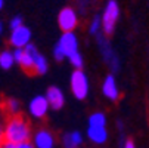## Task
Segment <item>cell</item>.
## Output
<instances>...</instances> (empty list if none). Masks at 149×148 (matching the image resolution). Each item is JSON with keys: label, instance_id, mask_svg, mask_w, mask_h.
<instances>
[{"label": "cell", "instance_id": "5bb4252c", "mask_svg": "<svg viewBox=\"0 0 149 148\" xmlns=\"http://www.w3.org/2000/svg\"><path fill=\"white\" fill-rule=\"evenodd\" d=\"M15 55L13 51H2L0 52V68L2 70H10L15 64Z\"/></svg>", "mask_w": 149, "mask_h": 148}, {"label": "cell", "instance_id": "4fadbf2b", "mask_svg": "<svg viewBox=\"0 0 149 148\" xmlns=\"http://www.w3.org/2000/svg\"><path fill=\"white\" fill-rule=\"evenodd\" d=\"M84 138H83V133L78 132V130H72V132H68L62 136V145L63 148H80L81 144H83Z\"/></svg>", "mask_w": 149, "mask_h": 148}, {"label": "cell", "instance_id": "277c9868", "mask_svg": "<svg viewBox=\"0 0 149 148\" xmlns=\"http://www.w3.org/2000/svg\"><path fill=\"white\" fill-rule=\"evenodd\" d=\"M58 25L63 33H74L78 25V16L72 8H63L58 15Z\"/></svg>", "mask_w": 149, "mask_h": 148}, {"label": "cell", "instance_id": "9c48e42d", "mask_svg": "<svg viewBox=\"0 0 149 148\" xmlns=\"http://www.w3.org/2000/svg\"><path fill=\"white\" fill-rule=\"evenodd\" d=\"M33 144L36 148H55V135L47 129H40L33 135Z\"/></svg>", "mask_w": 149, "mask_h": 148}, {"label": "cell", "instance_id": "ba28073f", "mask_svg": "<svg viewBox=\"0 0 149 148\" xmlns=\"http://www.w3.org/2000/svg\"><path fill=\"white\" fill-rule=\"evenodd\" d=\"M38 55L40 53H38L37 48L33 43H30L27 48H24V55H22V58H21V61H19L21 68H22L24 71H27V73H33L34 71V62H36Z\"/></svg>", "mask_w": 149, "mask_h": 148}, {"label": "cell", "instance_id": "2e32d148", "mask_svg": "<svg viewBox=\"0 0 149 148\" xmlns=\"http://www.w3.org/2000/svg\"><path fill=\"white\" fill-rule=\"evenodd\" d=\"M47 68H49L47 59L43 55H38L37 59H36V62H34V71H33V74H38V76L46 74L47 73Z\"/></svg>", "mask_w": 149, "mask_h": 148}, {"label": "cell", "instance_id": "6da1fadb", "mask_svg": "<svg viewBox=\"0 0 149 148\" xmlns=\"http://www.w3.org/2000/svg\"><path fill=\"white\" fill-rule=\"evenodd\" d=\"M5 139L8 142H13V144L31 141L33 136H31L30 123L21 114L9 117L6 120V126H5Z\"/></svg>", "mask_w": 149, "mask_h": 148}, {"label": "cell", "instance_id": "83f0119b", "mask_svg": "<svg viewBox=\"0 0 149 148\" xmlns=\"http://www.w3.org/2000/svg\"><path fill=\"white\" fill-rule=\"evenodd\" d=\"M0 148H3V147H2V145H0Z\"/></svg>", "mask_w": 149, "mask_h": 148}, {"label": "cell", "instance_id": "44dd1931", "mask_svg": "<svg viewBox=\"0 0 149 148\" xmlns=\"http://www.w3.org/2000/svg\"><path fill=\"white\" fill-rule=\"evenodd\" d=\"M53 58L56 59V61H63L67 56H65V53H63V51L61 49V46L56 43V46L53 48Z\"/></svg>", "mask_w": 149, "mask_h": 148}, {"label": "cell", "instance_id": "8fae6325", "mask_svg": "<svg viewBox=\"0 0 149 148\" xmlns=\"http://www.w3.org/2000/svg\"><path fill=\"white\" fill-rule=\"evenodd\" d=\"M46 98L52 110H61L65 104V95L58 86H50L46 92Z\"/></svg>", "mask_w": 149, "mask_h": 148}, {"label": "cell", "instance_id": "4316f807", "mask_svg": "<svg viewBox=\"0 0 149 148\" xmlns=\"http://www.w3.org/2000/svg\"><path fill=\"white\" fill-rule=\"evenodd\" d=\"M2 31H3V25H2V22H0V36H2Z\"/></svg>", "mask_w": 149, "mask_h": 148}, {"label": "cell", "instance_id": "5b68a950", "mask_svg": "<svg viewBox=\"0 0 149 148\" xmlns=\"http://www.w3.org/2000/svg\"><path fill=\"white\" fill-rule=\"evenodd\" d=\"M31 30L25 25L19 27L13 31H10V36H9V45L13 48V49H24L27 48L30 43H31Z\"/></svg>", "mask_w": 149, "mask_h": 148}, {"label": "cell", "instance_id": "52a82bcc", "mask_svg": "<svg viewBox=\"0 0 149 148\" xmlns=\"http://www.w3.org/2000/svg\"><path fill=\"white\" fill-rule=\"evenodd\" d=\"M58 45L61 46V49L63 51L67 58H70L71 55L80 52L78 51V39L74 33H62Z\"/></svg>", "mask_w": 149, "mask_h": 148}, {"label": "cell", "instance_id": "f1b7e54d", "mask_svg": "<svg viewBox=\"0 0 149 148\" xmlns=\"http://www.w3.org/2000/svg\"><path fill=\"white\" fill-rule=\"evenodd\" d=\"M80 148H81V147H80Z\"/></svg>", "mask_w": 149, "mask_h": 148}, {"label": "cell", "instance_id": "e0dca14e", "mask_svg": "<svg viewBox=\"0 0 149 148\" xmlns=\"http://www.w3.org/2000/svg\"><path fill=\"white\" fill-rule=\"evenodd\" d=\"M5 108L9 114V117H13V116H19V111H21V105H19V101L13 99V98H9L6 102H5Z\"/></svg>", "mask_w": 149, "mask_h": 148}, {"label": "cell", "instance_id": "9a60e30c", "mask_svg": "<svg viewBox=\"0 0 149 148\" xmlns=\"http://www.w3.org/2000/svg\"><path fill=\"white\" fill-rule=\"evenodd\" d=\"M89 126H95V128H106V116L102 111H96V113L90 114Z\"/></svg>", "mask_w": 149, "mask_h": 148}, {"label": "cell", "instance_id": "7402d4cb", "mask_svg": "<svg viewBox=\"0 0 149 148\" xmlns=\"http://www.w3.org/2000/svg\"><path fill=\"white\" fill-rule=\"evenodd\" d=\"M5 126H6V121L0 117V145L5 144Z\"/></svg>", "mask_w": 149, "mask_h": 148}, {"label": "cell", "instance_id": "d6986e66", "mask_svg": "<svg viewBox=\"0 0 149 148\" xmlns=\"http://www.w3.org/2000/svg\"><path fill=\"white\" fill-rule=\"evenodd\" d=\"M102 27V16H95L93 21H92V24H90V34H97V31L100 30Z\"/></svg>", "mask_w": 149, "mask_h": 148}, {"label": "cell", "instance_id": "ffe728a7", "mask_svg": "<svg viewBox=\"0 0 149 148\" xmlns=\"http://www.w3.org/2000/svg\"><path fill=\"white\" fill-rule=\"evenodd\" d=\"M24 24H22V18L21 16H15V18H12L10 19V22H9V27H10V31H13V30H16V28H19V27H22Z\"/></svg>", "mask_w": 149, "mask_h": 148}, {"label": "cell", "instance_id": "7c38bea8", "mask_svg": "<svg viewBox=\"0 0 149 148\" xmlns=\"http://www.w3.org/2000/svg\"><path fill=\"white\" fill-rule=\"evenodd\" d=\"M87 138L96 144V145H102L108 141V130L106 128H95V126H89L87 128Z\"/></svg>", "mask_w": 149, "mask_h": 148}, {"label": "cell", "instance_id": "ac0fdd59", "mask_svg": "<svg viewBox=\"0 0 149 148\" xmlns=\"http://www.w3.org/2000/svg\"><path fill=\"white\" fill-rule=\"evenodd\" d=\"M68 59H70L71 65H72L75 70H81V68H83V65H84V59H83V55H81L80 52H77V53L71 55Z\"/></svg>", "mask_w": 149, "mask_h": 148}, {"label": "cell", "instance_id": "d4e9b609", "mask_svg": "<svg viewBox=\"0 0 149 148\" xmlns=\"http://www.w3.org/2000/svg\"><path fill=\"white\" fill-rule=\"evenodd\" d=\"M123 148H136V145H134V142H133L132 139H127Z\"/></svg>", "mask_w": 149, "mask_h": 148}, {"label": "cell", "instance_id": "30bf717a", "mask_svg": "<svg viewBox=\"0 0 149 148\" xmlns=\"http://www.w3.org/2000/svg\"><path fill=\"white\" fill-rule=\"evenodd\" d=\"M102 93L111 101H117L120 98V89H118V84H117L114 74H108L105 77L102 83Z\"/></svg>", "mask_w": 149, "mask_h": 148}, {"label": "cell", "instance_id": "8992f818", "mask_svg": "<svg viewBox=\"0 0 149 148\" xmlns=\"http://www.w3.org/2000/svg\"><path fill=\"white\" fill-rule=\"evenodd\" d=\"M49 108H50V105H49V101H47L46 95L45 96L43 95H37L28 104V111H30V114L34 119L46 117V114L49 113Z\"/></svg>", "mask_w": 149, "mask_h": 148}, {"label": "cell", "instance_id": "484cf974", "mask_svg": "<svg viewBox=\"0 0 149 148\" xmlns=\"http://www.w3.org/2000/svg\"><path fill=\"white\" fill-rule=\"evenodd\" d=\"M3 5H5V0H0V11L3 9Z\"/></svg>", "mask_w": 149, "mask_h": 148}, {"label": "cell", "instance_id": "603a6c76", "mask_svg": "<svg viewBox=\"0 0 149 148\" xmlns=\"http://www.w3.org/2000/svg\"><path fill=\"white\" fill-rule=\"evenodd\" d=\"M15 148H36L33 141H27V142H21V144H16Z\"/></svg>", "mask_w": 149, "mask_h": 148}, {"label": "cell", "instance_id": "cb8c5ba5", "mask_svg": "<svg viewBox=\"0 0 149 148\" xmlns=\"http://www.w3.org/2000/svg\"><path fill=\"white\" fill-rule=\"evenodd\" d=\"M13 55H15V61L19 64L21 58H22V55H24V49H13Z\"/></svg>", "mask_w": 149, "mask_h": 148}, {"label": "cell", "instance_id": "3957f363", "mask_svg": "<svg viewBox=\"0 0 149 148\" xmlns=\"http://www.w3.org/2000/svg\"><path fill=\"white\" fill-rule=\"evenodd\" d=\"M71 92L77 99H86L89 95V79L83 70H74L71 74Z\"/></svg>", "mask_w": 149, "mask_h": 148}, {"label": "cell", "instance_id": "7a4b0ae2", "mask_svg": "<svg viewBox=\"0 0 149 148\" xmlns=\"http://www.w3.org/2000/svg\"><path fill=\"white\" fill-rule=\"evenodd\" d=\"M120 16V8L115 0H109L102 13V30L106 36H111L115 30L117 21Z\"/></svg>", "mask_w": 149, "mask_h": 148}]
</instances>
